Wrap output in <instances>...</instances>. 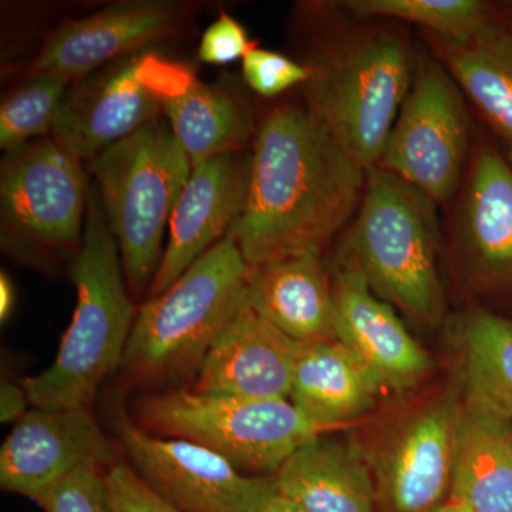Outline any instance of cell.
<instances>
[{
	"label": "cell",
	"mask_w": 512,
	"mask_h": 512,
	"mask_svg": "<svg viewBox=\"0 0 512 512\" xmlns=\"http://www.w3.org/2000/svg\"><path fill=\"white\" fill-rule=\"evenodd\" d=\"M107 221L133 298L148 295L163 259L165 229L190 180L192 164L167 121L140 128L93 158Z\"/></svg>",
	"instance_id": "obj_6"
},
{
	"label": "cell",
	"mask_w": 512,
	"mask_h": 512,
	"mask_svg": "<svg viewBox=\"0 0 512 512\" xmlns=\"http://www.w3.org/2000/svg\"><path fill=\"white\" fill-rule=\"evenodd\" d=\"M251 271L234 239H221L167 291L141 305L120 370L150 384L195 375L247 301Z\"/></svg>",
	"instance_id": "obj_4"
},
{
	"label": "cell",
	"mask_w": 512,
	"mask_h": 512,
	"mask_svg": "<svg viewBox=\"0 0 512 512\" xmlns=\"http://www.w3.org/2000/svg\"><path fill=\"white\" fill-rule=\"evenodd\" d=\"M466 402L512 421V320L471 311L458 322Z\"/></svg>",
	"instance_id": "obj_25"
},
{
	"label": "cell",
	"mask_w": 512,
	"mask_h": 512,
	"mask_svg": "<svg viewBox=\"0 0 512 512\" xmlns=\"http://www.w3.org/2000/svg\"><path fill=\"white\" fill-rule=\"evenodd\" d=\"M83 161L55 138L6 153L0 168L2 245L19 258L76 256L86 222Z\"/></svg>",
	"instance_id": "obj_8"
},
{
	"label": "cell",
	"mask_w": 512,
	"mask_h": 512,
	"mask_svg": "<svg viewBox=\"0 0 512 512\" xmlns=\"http://www.w3.org/2000/svg\"><path fill=\"white\" fill-rule=\"evenodd\" d=\"M431 40L463 93L512 144L511 30L497 20L464 43Z\"/></svg>",
	"instance_id": "obj_24"
},
{
	"label": "cell",
	"mask_w": 512,
	"mask_h": 512,
	"mask_svg": "<svg viewBox=\"0 0 512 512\" xmlns=\"http://www.w3.org/2000/svg\"><path fill=\"white\" fill-rule=\"evenodd\" d=\"M458 239L474 282L512 288V168L493 147L478 148L461 205Z\"/></svg>",
	"instance_id": "obj_18"
},
{
	"label": "cell",
	"mask_w": 512,
	"mask_h": 512,
	"mask_svg": "<svg viewBox=\"0 0 512 512\" xmlns=\"http://www.w3.org/2000/svg\"><path fill=\"white\" fill-rule=\"evenodd\" d=\"M274 480L276 493L305 512H375L379 503L363 451L328 433L296 450Z\"/></svg>",
	"instance_id": "obj_20"
},
{
	"label": "cell",
	"mask_w": 512,
	"mask_h": 512,
	"mask_svg": "<svg viewBox=\"0 0 512 512\" xmlns=\"http://www.w3.org/2000/svg\"><path fill=\"white\" fill-rule=\"evenodd\" d=\"M460 404L434 400L404 421L372 466L379 504L387 512H433L450 500Z\"/></svg>",
	"instance_id": "obj_13"
},
{
	"label": "cell",
	"mask_w": 512,
	"mask_h": 512,
	"mask_svg": "<svg viewBox=\"0 0 512 512\" xmlns=\"http://www.w3.org/2000/svg\"><path fill=\"white\" fill-rule=\"evenodd\" d=\"M251 154H221L195 165L175 205L167 247L148 298L175 284L205 252L227 237L247 201Z\"/></svg>",
	"instance_id": "obj_15"
},
{
	"label": "cell",
	"mask_w": 512,
	"mask_h": 512,
	"mask_svg": "<svg viewBox=\"0 0 512 512\" xmlns=\"http://www.w3.org/2000/svg\"><path fill=\"white\" fill-rule=\"evenodd\" d=\"M450 500L473 512H512V421L464 402Z\"/></svg>",
	"instance_id": "obj_22"
},
{
	"label": "cell",
	"mask_w": 512,
	"mask_h": 512,
	"mask_svg": "<svg viewBox=\"0 0 512 512\" xmlns=\"http://www.w3.org/2000/svg\"><path fill=\"white\" fill-rule=\"evenodd\" d=\"M15 306V288L5 271L0 274V319L2 322L9 319Z\"/></svg>",
	"instance_id": "obj_33"
},
{
	"label": "cell",
	"mask_w": 512,
	"mask_h": 512,
	"mask_svg": "<svg viewBox=\"0 0 512 512\" xmlns=\"http://www.w3.org/2000/svg\"><path fill=\"white\" fill-rule=\"evenodd\" d=\"M59 76L26 77L0 106V147L9 151L52 133L57 114L70 86Z\"/></svg>",
	"instance_id": "obj_27"
},
{
	"label": "cell",
	"mask_w": 512,
	"mask_h": 512,
	"mask_svg": "<svg viewBox=\"0 0 512 512\" xmlns=\"http://www.w3.org/2000/svg\"><path fill=\"white\" fill-rule=\"evenodd\" d=\"M247 30L237 19L221 12L202 35L198 57L205 64H229L244 59L255 47Z\"/></svg>",
	"instance_id": "obj_31"
},
{
	"label": "cell",
	"mask_w": 512,
	"mask_h": 512,
	"mask_svg": "<svg viewBox=\"0 0 512 512\" xmlns=\"http://www.w3.org/2000/svg\"><path fill=\"white\" fill-rule=\"evenodd\" d=\"M178 3L137 0L67 20L46 37L26 77L59 76L74 83L106 63L170 36L183 20Z\"/></svg>",
	"instance_id": "obj_14"
},
{
	"label": "cell",
	"mask_w": 512,
	"mask_h": 512,
	"mask_svg": "<svg viewBox=\"0 0 512 512\" xmlns=\"http://www.w3.org/2000/svg\"><path fill=\"white\" fill-rule=\"evenodd\" d=\"M163 114L180 146L195 165L244 150L255 133L252 111L244 100L222 87L198 82L165 97Z\"/></svg>",
	"instance_id": "obj_23"
},
{
	"label": "cell",
	"mask_w": 512,
	"mask_h": 512,
	"mask_svg": "<svg viewBox=\"0 0 512 512\" xmlns=\"http://www.w3.org/2000/svg\"><path fill=\"white\" fill-rule=\"evenodd\" d=\"M256 512H305L298 505L293 504L288 498L276 493Z\"/></svg>",
	"instance_id": "obj_34"
},
{
	"label": "cell",
	"mask_w": 512,
	"mask_h": 512,
	"mask_svg": "<svg viewBox=\"0 0 512 512\" xmlns=\"http://www.w3.org/2000/svg\"><path fill=\"white\" fill-rule=\"evenodd\" d=\"M508 163H510L512 168V144H510V150H508V156H507Z\"/></svg>",
	"instance_id": "obj_36"
},
{
	"label": "cell",
	"mask_w": 512,
	"mask_h": 512,
	"mask_svg": "<svg viewBox=\"0 0 512 512\" xmlns=\"http://www.w3.org/2000/svg\"><path fill=\"white\" fill-rule=\"evenodd\" d=\"M106 471L83 468L36 501L45 512H114L107 491Z\"/></svg>",
	"instance_id": "obj_28"
},
{
	"label": "cell",
	"mask_w": 512,
	"mask_h": 512,
	"mask_svg": "<svg viewBox=\"0 0 512 512\" xmlns=\"http://www.w3.org/2000/svg\"><path fill=\"white\" fill-rule=\"evenodd\" d=\"M332 281L336 340L369 367L384 392H406L423 382L431 369L429 355L349 255Z\"/></svg>",
	"instance_id": "obj_16"
},
{
	"label": "cell",
	"mask_w": 512,
	"mask_h": 512,
	"mask_svg": "<svg viewBox=\"0 0 512 512\" xmlns=\"http://www.w3.org/2000/svg\"><path fill=\"white\" fill-rule=\"evenodd\" d=\"M357 18H386L413 23L431 37L464 43L497 22L493 8L480 0H350Z\"/></svg>",
	"instance_id": "obj_26"
},
{
	"label": "cell",
	"mask_w": 512,
	"mask_h": 512,
	"mask_svg": "<svg viewBox=\"0 0 512 512\" xmlns=\"http://www.w3.org/2000/svg\"><path fill=\"white\" fill-rule=\"evenodd\" d=\"M463 90L443 63L424 57L376 167L444 204L456 194L470 146Z\"/></svg>",
	"instance_id": "obj_9"
},
{
	"label": "cell",
	"mask_w": 512,
	"mask_h": 512,
	"mask_svg": "<svg viewBox=\"0 0 512 512\" xmlns=\"http://www.w3.org/2000/svg\"><path fill=\"white\" fill-rule=\"evenodd\" d=\"M117 461L90 409L32 407L0 448V485L36 503L77 471H107Z\"/></svg>",
	"instance_id": "obj_12"
},
{
	"label": "cell",
	"mask_w": 512,
	"mask_h": 512,
	"mask_svg": "<svg viewBox=\"0 0 512 512\" xmlns=\"http://www.w3.org/2000/svg\"><path fill=\"white\" fill-rule=\"evenodd\" d=\"M247 201L227 237L249 268L320 249L359 210L367 171L309 107L282 104L256 130Z\"/></svg>",
	"instance_id": "obj_1"
},
{
	"label": "cell",
	"mask_w": 512,
	"mask_h": 512,
	"mask_svg": "<svg viewBox=\"0 0 512 512\" xmlns=\"http://www.w3.org/2000/svg\"><path fill=\"white\" fill-rule=\"evenodd\" d=\"M130 466L167 503L183 512H256L276 494L274 476H247L194 441L160 437L114 416Z\"/></svg>",
	"instance_id": "obj_11"
},
{
	"label": "cell",
	"mask_w": 512,
	"mask_h": 512,
	"mask_svg": "<svg viewBox=\"0 0 512 512\" xmlns=\"http://www.w3.org/2000/svg\"><path fill=\"white\" fill-rule=\"evenodd\" d=\"M301 346L259 315L247 299L202 359L191 390L208 396L289 400Z\"/></svg>",
	"instance_id": "obj_17"
},
{
	"label": "cell",
	"mask_w": 512,
	"mask_h": 512,
	"mask_svg": "<svg viewBox=\"0 0 512 512\" xmlns=\"http://www.w3.org/2000/svg\"><path fill=\"white\" fill-rule=\"evenodd\" d=\"M114 512H183L154 493L126 461L104 473Z\"/></svg>",
	"instance_id": "obj_30"
},
{
	"label": "cell",
	"mask_w": 512,
	"mask_h": 512,
	"mask_svg": "<svg viewBox=\"0 0 512 512\" xmlns=\"http://www.w3.org/2000/svg\"><path fill=\"white\" fill-rule=\"evenodd\" d=\"M382 384L339 340L302 343L289 402L330 431L375 409Z\"/></svg>",
	"instance_id": "obj_21"
},
{
	"label": "cell",
	"mask_w": 512,
	"mask_h": 512,
	"mask_svg": "<svg viewBox=\"0 0 512 512\" xmlns=\"http://www.w3.org/2000/svg\"><path fill=\"white\" fill-rule=\"evenodd\" d=\"M70 275L77 302L52 365L23 380L30 406L90 409L101 384L123 363L137 309L116 238L96 187L89 191L82 247Z\"/></svg>",
	"instance_id": "obj_2"
},
{
	"label": "cell",
	"mask_w": 512,
	"mask_h": 512,
	"mask_svg": "<svg viewBox=\"0 0 512 512\" xmlns=\"http://www.w3.org/2000/svg\"><path fill=\"white\" fill-rule=\"evenodd\" d=\"M437 205L402 178L370 168L349 239L348 255L376 295L424 325L444 312Z\"/></svg>",
	"instance_id": "obj_5"
},
{
	"label": "cell",
	"mask_w": 512,
	"mask_h": 512,
	"mask_svg": "<svg viewBox=\"0 0 512 512\" xmlns=\"http://www.w3.org/2000/svg\"><path fill=\"white\" fill-rule=\"evenodd\" d=\"M247 299L259 315L296 342L336 340L333 281L320 249L282 256L252 269Z\"/></svg>",
	"instance_id": "obj_19"
},
{
	"label": "cell",
	"mask_w": 512,
	"mask_h": 512,
	"mask_svg": "<svg viewBox=\"0 0 512 512\" xmlns=\"http://www.w3.org/2000/svg\"><path fill=\"white\" fill-rule=\"evenodd\" d=\"M305 64L306 106L357 164L375 168L413 83L406 37L394 29L362 30L320 43Z\"/></svg>",
	"instance_id": "obj_3"
},
{
	"label": "cell",
	"mask_w": 512,
	"mask_h": 512,
	"mask_svg": "<svg viewBox=\"0 0 512 512\" xmlns=\"http://www.w3.org/2000/svg\"><path fill=\"white\" fill-rule=\"evenodd\" d=\"M138 424L164 437L194 441L238 470L275 476L303 444L330 430L289 400L208 396L191 389L150 394L138 404Z\"/></svg>",
	"instance_id": "obj_7"
},
{
	"label": "cell",
	"mask_w": 512,
	"mask_h": 512,
	"mask_svg": "<svg viewBox=\"0 0 512 512\" xmlns=\"http://www.w3.org/2000/svg\"><path fill=\"white\" fill-rule=\"evenodd\" d=\"M191 73L151 55H131L70 86L52 137L82 161H92L140 128L160 120L164 99Z\"/></svg>",
	"instance_id": "obj_10"
},
{
	"label": "cell",
	"mask_w": 512,
	"mask_h": 512,
	"mask_svg": "<svg viewBox=\"0 0 512 512\" xmlns=\"http://www.w3.org/2000/svg\"><path fill=\"white\" fill-rule=\"evenodd\" d=\"M433 512H473L470 508H467L466 505L456 503V501L448 500L446 504L441 505L440 508H437L436 511Z\"/></svg>",
	"instance_id": "obj_35"
},
{
	"label": "cell",
	"mask_w": 512,
	"mask_h": 512,
	"mask_svg": "<svg viewBox=\"0 0 512 512\" xmlns=\"http://www.w3.org/2000/svg\"><path fill=\"white\" fill-rule=\"evenodd\" d=\"M245 82L262 97L281 96L289 89L303 86L309 80V69L281 53L254 47L242 59Z\"/></svg>",
	"instance_id": "obj_29"
},
{
	"label": "cell",
	"mask_w": 512,
	"mask_h": 512,
	"mask_svg": "<svg viewBox=\"0 0 512 512\" xmlns=\"http://www.w3.org/2000/svg\"><path fill=\"white\" fill-rule=\"evenodd\" d=\"M30 406L28 394L23 384L5 380L0 386V420L2 423H18Z\"/></svg>",
	"instance_id": "obj_32"
}]
</instances>
